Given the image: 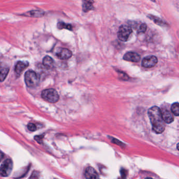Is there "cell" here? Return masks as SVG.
I'll return each instance as SVG.
<instances>
[{"label":"cell","mask_w":179,"mask_h":179,"mask_svg":"<svg viewBox=\"0 0 179 179\" xmlns=\"http://www.w3.org/2000/svg\"><path fill=\"white\" fill-rule=\"evenodd\" d=\"M43 138V137L42 136H36L35 138V139L36 140V141L38 142H40V141H42Z\"/></svg>","instance_id":"cell-23"},{"label":"cell","mask_w":179,"mask_h":179,"mask_svg":"<svg viewBox=\"0 0 179 179\" xmlns=\"http://www.w3.org/2000/svg\"><path fill=\"white\" fill-rule=\"evenodd\" d=\"M158 59L156 56H148L142 60V66L145 68H151L157 64Z\"/></svg>","instance_id":"cell-7"},{"label":"cell","mask_w":179,"mask_h":179,"mask_svg":"<svg viewBox=\"0 0 179 179\" xmlns=\"http://www.w3.org/2000/svg\"><path fill=\"white\" fill-rule=\"evenodd\" d=\"M84 176L86 179H98V178L97 172L94 168L91 166H88L85 169Z\"/></svg>","instance_id":"cell-10"},{"label":"cell","mask_w":179,"mask_h":179,"mask_svg":"<svg viewBox=\"0 0 179 179\" xmlns=\"http://www.w3.org/2000/svg\"><path fill=\"white\" fill-rule=\"evenodd\" d=\"M29 65V64L27 62H22L19 61L16 63L15 66V74L16 77H19Z\"/></svg>","instance_id":"cell-8"},{"label":"cell","mask_w":179,"mask_h":179,"mask_svg":"<svg viewBox=\"0 0 179 179\" xmlns=\"http://www.w3.org/2000/svg\"><path fill=\"white\" fill-rule=\"evenodd\" d=\"M177 150H179V143L177 145Z\"/></svg>","instance_id":"cell-24"},{"label":"cell","mask_w":179,"mask_h":179,"mask_svg":"<svg viewBox=\"0 0 179 179\" xmlns=\"http://www.w3.org/2000/svg\"><path fill=\"white\" fill-rule=\"evenodd\" d=\"M27 128L31 131H35L37 130V127L34 123H29L27 125Z\"/></svg>","instance_id":"cell-18"},{"label":"cell","mask_w":179,"mask_h":179,"mask_svg":"<svg viewBox=\"0 0 179 179\" xmlns=\"http://www.w3.org/2000/svg\"><path fill=\"white\" fill-rule=\"evenodd\" d=\"M43 64L46 67L51 68L54 66V60H53V58L50 56H46L44 57L43 60Z\"/></svg>","instance_id":"cell-12"},{"label":"cell","mask_w":179,"mask_h":179,"mask_svg":"<svg viewBox=\"0 0 179 179\" xmlns=\"http://www.w3.org/2000/svg\"><path fill=\"white\" fill-rule=\"evenodd\" d=\"M28 16H32L33 18H41L43 16L44 12L40 10H33L28 12Z\"/></svg>","instance_id":"cell-14"},{"label":"cell","mask_w":179,"mask_h":179,"mask_svg":"<svg viewBox=\"0 0 179 179\" xmlns=\"http://www.w3.org/2000/svg\"><path fill=\"white\" fill-rule=\"evenodd\" d=\"M40 179V177H39V174H38V172H36V171H34V172H33V173L31 175V177L29 178V179Z\"/></svg>","instance_id":"cell-21"},{"label":"cell","mask_w":179,"mask_h":179,"mask_svg":"<svg viewBox=\"0 0 179 179\" xmlns=\"http://www.w3.org/2000/svg\"><path fill=\"white\" fill-rule=\"evenodd\" d=\"M25 82L27 86L35 87L37 86L40 82V78L38 75L34 71H28L26 72L25 76Z\"/></svg>","instance_id":"cell-3"},{"label":"cell","mask_w":179,"mask_h":179,"mask_svg":"<svg viewBox=\"0 0 179 179\" xmlns=\"http://www.w3.org/2000/svg\"><path fill=\"white\" fill-rule=\"evenodd\" d=\"M83 11L85 12H87L88 11H91V10L94 9L92 2L91 1H84L83 5Z\"/></svg>","instance_id":"cell-15"},{"label":"cell","mask_w":179,"mask_h":179,"mask_svg":"<svg viewBox=\"0 0 179 179\" xmlns=\"http://www.w3.org/2000/svg\"><path fill=\"white\" fill-rule=\"evenodd\" d=\"M112 142H114V143L115 144H117V145H119V146H123V143L121 142L120 141H119L118 140L116 139H112Z\"/></svg>","instance_id":"cell-22"},{"label":"cell","mask_w":179,"mask_h":179,"mask_svg":"<svg viewBox=\"0 0 179 179\" xmlns=\"http://www.w3.org/2000/svg\"><path fill=\"white\" fill-rule=\"evenodd\" d=\"M56 55L60 60H66L72 56V53L68 49L59 48L56 51Z\"/></svg>","instance_id":"cell-6"},{"label":"cell","mask_w":179,"mask_h":179,"mask_svg":"<svg viewBox=\"0 0 179 179\" xmlns=\"http://www.w3.org/2000/svg\"><path fill=\"white\" fill-rule=\"evenodd\" d=\"M123 60L131 62H138L141 59L139 55L134 52H128L123 56Z\"/></svg>","instance_id":"cell-9"},{"label":"cell","mask_w":179,"mask_h":179,"mask_svg":"<svg viewBox=\"0 0 179 179\" xmlns=\"http://www.w3.org/2000/svg\"><path fill=\"white\" fill-rule=\"evenodd\" d=\"M57 27L60 29H68V30H72V26L71 24H66L64 22H59L57 24Z\"/></svg>","instance_id":"cell-16"},{"label":"cell","mask_w":179,"mask_h":179,"mask_svg":"<svg viewBox=\"0 0 179 179\" xmlns=\"http://www.w3.org/2000/svg\"><path fill=\"white\" fill-rule=\"evenodd\" d=\"M161 114L163 121L166 123H170L174 120L173 116L172 113L166 109H161Z\"/></svg>","instance_id":"cell-11"},{"label":"cell","mask_w":179,"mask_h":179,"mask_svg":"<svg viewBox=\"0 0 179 179\" xmlns=\"http://www.w3.org/2000/svg\"><path fill=\"white\" fill-rule=\"evenodd\" d=\"M151 18V20H153L154 22H155L156 24H159V25H160H160H161V24L162 25V21L161 20H160V18H156V17H154V16H152V18Z\"/></svg>","instance_id":"cell-20"},{"label":"cell","mask_w":179,"mask_h":179,"mask_svg":"<svg viewBox=\"0 0 179 179\" xmlns=\"http://www.w3.org/2000/svg\"><path fill=\"white\" fill-rule=\"evenodd\" d=\"M132 32V28L130 26L122 25L118 32V37L121 41L126 42Z\"/></svg>","instance_id":"cell-4"},{"label":"cell","mask_w":179,"mask_h":179,"mask_svg":"<svg viewBox=\"0 0 179 179\" xmlns=\"http://www.w3.org/2000/svg\"><path fill=\"white\" fill-rule=\"evenodd\" d=\"M148 115L152 124V130L156 134L162 133L165 129V125L162 117L161 109L157 106L152 107L149 109Z\"/></svg>","instance_id":"cell-1"},{"label":"cell","mask_w":179,"mask_h":179,"mask_svg":"<svg viewBox=\"0 0 179 179\" xmlns=\"http://www.w3.org/2000/svg\"><path fill=\"white\" fill-rule=\"evenodd\" d=\"M9 72V68L8 67H1L0 73V80L1 81H4Z\"/></svg>","instance_id":"cell-13"},{"label":"cell","mask_w":179,"mask_h":179,"mask_svg":"<svg viewBox=\"0 0 179 179\" xmlns=\"http://www.w3.org/2000/svg\"><path fill=\"white\" fill-rule=\"evenodd\" d=\"M146 179H152V178H150V177H147Z\"/></svg>","instance_id":"cell-25"},{"label":"cell","mask_w":179,"mask_h":179,"mask_svg":"<svg viewBox=\"0 0 179 179\" xmlns=\"http://www.w3.org/2000/svg\"><path fill=\"white\" fill-rule=\"evenodd\" d=\"M13 169V162L10 159L5 160L1 165L0 174L2 177L9 176Z\"/></svg>","instance_id":"cell-5"},{"label":"cell","mask_w":179,"mask_h":179,"mask_svg":"<svg viewBox=\"0 0 179 179\" xmlns=\"http://www.w3.org/2000/svg\"><path fill=\"white\" fill-rule=\"evenodd\" d=\"M43 99L51 103H56L60 99L58 92L53 88H49L44 90L41 94Z\"/></svg>","instance_id":"cell-2"},{"label":"cell","mask_w":179,"mask_h":179,"mask_svg":"<svg viewBox=\"0 0 179 179\" xmlns=\"http://www.w3.org/2000/svg\"><path fill=\"white\" fill-rule=\"evenodd\" d=\"M146 28L147 26L146 24H142L139 28L138 33H145L146 31Z\"/></svg>","instance_id":"cell-19"},{"label":"cell","mask_w":179,"mask_h":179,"mask_svg":"<svg viewBox=\"0 0 179 179\" xmlns=\"http://www.w3.org/2000/svg\"><path fill=\"white\" fill-rule=\"evenodd\" d=\"M171 111L176 116H179V103H176L172 104Z\"/></svg>","instance_id":"cell-17"}]
</instances>
